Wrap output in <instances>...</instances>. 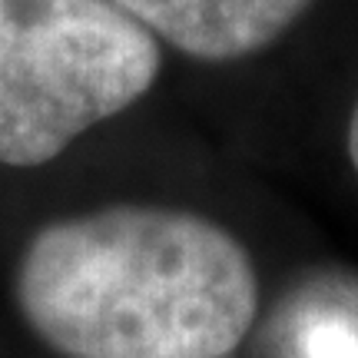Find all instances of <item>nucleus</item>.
<instances>
[{"instance_id": "4", "label": "nucleus", "mask_w": 358, "mask_h": 358, "mask_svg": "<svg viewBox=\"0 0 358 358\" xmlns=\"http://www.w3.org/2000/svg\"><path fill=\"white\" fill-rule=\"evenodd\" d=\"M259 358H358V272L319 268L292 282L259 329Z\"/></svg>"}, {"instance_id": "5", "label": "nucleus", "mask_w": 358, "mask_h": 358, "mask_svg": "<svg viewBox=\"0 0 358 358\" xmlns=\"http://www.w3.org/2000/svg\"><path fill=\"white\" fill-rule=\"evenodd\" d=\"M348 156L355 163V173H358V106L352 113V123H348Z\"/></svg>"}, {"instance_id": "2", "label": "nucleus", "mask_w": 358, "mask_h": 358, "mask_svg": "<svg viewBox=\"0 0 358 358\" xmlns=\"http://www.w3.org/2000/svg\"><path fill=\"white\" fill-rule=\"evenodd\" d=\"M156 73L153 34L116 0H0V163L57 159Z\"/></svg>"}, {"instance_id": "3", "label": "nucleus", "mask_w": 358, "mask_h": 358, "mask_svg": "<svg viewBox=\"0 0 358 358\" xmlns=\"http://www.w3.org/2000/svg\"><path fill=\"white\" fill-rule=\"evenodd\" d=\"M150 34L203 60H236L279 40L312 0H116Z\"/></svg>"}, {"instance_id": "1", "label": "nucleus", "mask_w": 358, "mask_h": 358, "mask_svg": "<svg viewBox=\"0 0 358 358\" xmlns=\"http://www.w3.org/2000/svg\"><path fill=\"white\" fill-rule=\"evenodd\" d=\"M30 329L66 358H229L256 322L243 243L166 206L50 222L17 268Z\"/></svg>"}]
</instances>
